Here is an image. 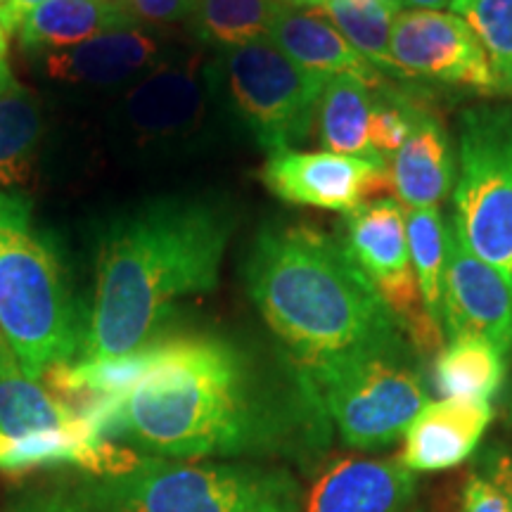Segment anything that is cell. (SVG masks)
<instances>
[{"label":"cell","mask_w":512,"mask_h":512,"mask_svg":"<svg viewBox=\"0 0 512 512\" xmlns=\"http://www.w3.org/2000/svg\"><path fill=\"white\" fill-rule=\"evenodd\" d=\"M41 131V110L34 95L22 86L0 95V190L29 181Z\"/></svg>","instance_id":"cb8c5ba5"},{"label":"cell","mask_w":512,"mask_h":512,"mask_svg":"<svg viewBox=\"0 0 512 512\" xmlns=\"http://www.w3.org/2000/svg\"><path fill=\"white\" fill-rule=\"evenodd\" d=\"M126 5L138 24L169 27L195 15L197 0H126Z\"/></svg>","instance_id":"f546056e"},{"label":"cell","mask_w":512,"mask_h":512,"mask_svg":"<svg viewBox=\"0 0 512 512\" xmlns=\"http://www.w3.org/2000/svg\"><path fill=\"white\" fill-rule=\"evenodd\" d=\"M119 117L121 126L140 143L192 136L207 117V72L200 60L159 62L124 95Z\"/></svg>","instance_id":"5bb4252c"},{"label":"cell","mask_w":512,"mask_h":512,"mask_svg":"<svg viewBox=\"0 0 512 512\" xmlns=\"http://www.w3.org/2000/svg\"><path fill=\"white\" fill-rule=\"evenodd\" d=\"M126 27H140L126 5L102 0H48L24 19L17 36L19 46L29 53H53Z\"/></svg>","instance_id":"ffe728a7"},{"label":"cell","mask_w":512,"mask_h":512,"mask_svg":"<svg viewBox=\"0 0 512 512\" xmlns=\"http://www.w3.org/2000/svg\"><path fill=\"white\" fill-rule=\"evenodd\" d=\"M418 494L401 458H342L320 472L302 512H408Z\"/></svg>","instance_id":"9a60e30c"},{"label":"cell","mask_w":512,"mask_h":512,"mask_svg":"<svg viewBox=\"0 0 512 512\" xmlns=\"http://www.w3.org/2000/svg\"><path fill=\"white\" fill-rule=\"evenodd\" d=\"M344 247L399 323L418 356L444 349V328L427 311L408 252L406 209L396 197L370 202L347 214Z\"/></svg>","instance_id":"30bf717a"},{"label":"cell","mask_w":512,"mask_h":512,"mask_svg":"<svg viewBox=\"0 0 512 512\" xmlns=\"http://www.w3.org/2000/svg\"><path fill=\"white\" fill-rule=\"evenodd\" d=\"M261 181L283 202L351 214L394 195L387 157H347L335 152L280 150L268 155Z\"/></svg>","instance_id":"8fae6325"},{"label":"cell","mask_w":512,"mask_h":512,"mask_svg":"<svg viewBox=\"0 0 512 512\" xmlns=\"http://www.w3.org/2000/svg\"><path fill=\"white\" fill-rule=\"evenodd\" d=\"M408 252L418 275V285L427 311L441 323L446 271V223L437 207L408 209L406 214Z\"/></svg>","instance_id":"484cf974"},{"label":"cell","mask_w":512,"mask_h":512,"mask_svg":"<svg viewBox=\"0 0 512 512\" xmlns=\"http://www.w3.org/2000/svg\"><path fill=\"white\" fill-rule=\"evenodd\" d=\"M392 62L399 76L501 93L482 43L453 12L401 10L392 24Z\"/></svg>","instance_id":"7c38bea8"},{"label":"cell","mask_w":512,"mask_h":512,"mask_svg":"<svg viewBox=\"0 0 512 512\" xmlns=\"http://www.w3.org/2000/svg\"><path fill=\"white\" fill-rule=\"evenodd\" d=\"M290 8H323L325 0H283Z\"/></svg>","instance_id":"8d00e7d4"},{"label":"cell","mask_w":512,"mask_h":512,"mask_svg":"<svg viewBox=\"0 0 512 512\" xmlns=\"http://www.w3.org/2000/svg\"><path fill=\"white\" fill-rule=\"evenodd\" d=\"M448 8L482 43L498 91L512 93V0H451Z\"/></svg>","instance_id":"4316f807"},{"label":"cell","mask_w":512,"mask_h":512,"mask_svg":"<svg viewBox=\"0 0 512 512\" xmlns=\"http://www.w3.org/2000/svg\"><path fill=\"white\" fill-rule=\"evenodd\" d=\"M138 453L105 439L93 420L24 373L0 337V472L31 475L74 467L86 477L114 475Z\"/></svg>","instance_id":"8992f818"},{"label":"cell","mask_w":512,"mask_h":512,"mask_svg":"<svg viewBox=\"0 0 512 512\" xmlns=\"http://www.w3.org/2000/svg\"><path fill=\"white\" fill-rule=\"evenodd\" d=\"M503 382L505 354L486 339H448L434 361V387L444 399L491 401Z\"/></svg>","instance_id":"44dd1931"},{"label":"cell","mask_w":512,"mask_h":512,"mask_svg":"<svg viewBox=\"0 0 512 512\" xmlns=\"http://www.w3.org/2000/svg\"><path fill=\"white\" fill-rule=\"evenodd\" d=\"M233 230L228 204L207 197H166L112 223L98 252L81 361L136 354L181 299L214 290Z\"/></svg>","instance_id":"7a4b0ae2"},{"label":"cell","mask_w":512,"mask_h":512,"mask_svg":"<svg viewBox=\"0 0 512 512\" xmlns=\"http://www.w3.org/2000/svg\"><path fill=\"white\" fill-rule=\"evenodd\" d=\"M5 512H102L79 482L31 484L10 496Z\"/></svg>","instance_id":"f1b7e54d"},{"label":"cell","mask_w":512,"mask_h":512,"mask_svg":"<svg viewBox=\"0 0 512 512\" xmlns=\"http://www.w3.org/2000/svg\"><path fill=\"white\" fill-rule=\"evenodd\" d=\"M425 102L415 95L392 86H380L373 91L370 110V145L380 155H394L411 136V128Z\"/></svg>","instance_id":"83f0119b"},{"label":"cell","mask_w":512,"mask_h":512,"mask_svg":"<svg viewBox=\"0 0 512 512\" xmlns=\"http://www.w3.org/2000/svg\"><path fill=\"white\" fill-rule=\"evenodd\" d=\"M411 10H441L451 5V0H403Z\"/></svg>","instance_id":"e575fe53"},{"label":"cell","mask_w":512,"mask_h":512,"mask_svg":"<svg viewBox=\"0 0 512 512\" xmlns=\"http://www.w3.org/2000/svg\"><path fill=\"white\" fill-rule=\"evenodd\" d=\"M377 3H382L384 8H389L394 12V15H399V12L406 8V3H403V0H377Z\"/></svg>","instance_id":"74e56055"},{"label":"cell","mask_w":512,"mask_h":512,"mask_svg":"<svg viewBox=\"0 0 512 512\" xmlns=\"http://www.w3.org/2000/svg\"><path fill=\"white\" fill-rule=\"evenodd\" d=\"M373 88L354 76H330L318 102V128L325 152L347 157H373L370 145Z\"/></svg>","instance_id":"7402d4cb"},{"label":"cell","mask_w":512,"mask_h":512,"mask_svg":"<svg viewBox=\"0 0 512 512\" xmlns=\"http://www.w3.org/2000/svg\"><path fill=\"white\" fill-rule=\"evenodd\" d=\"M0 337L38 382L83 349L60 256L31 223V202L12 190H0Z\"/></svg>","instance_id":"277c9868"},{"label":"cell","mask_w":512,"mask_h":512,"mask_svg":"<svg viewBox=\"0 0 512 512\" xmlns=\"http://www.w3.org/2000/svg\"><path fill=\"white\" fill-rule=\"evenodd\" d=\"M79 486L102 512H302L306 496L287 467L252 460L138 456Z\"/></svg>","instance_id":"5b68a950"},{"label":"cell","mask_w":512,"mask_h":512,"mask_svg":"<svg viewBox=\"0 0 512 512\" xmlns=\"http://www.w3.org/2000/svg\"><path fill=\"white\" fill-rule=\"evenodd\" d=\"M102 3H112V5H126V0H102ZM128 8V5H126Z\"/></svg>","instance_id":"f35d334b"},{"label":"cell","mask_w":512,"mask_h":512,"mask_svg":"<svg viewBox=\"0 0 512 512\" xmlns=\"http://www.w3.org/2000/svg\"><path fill=\"white\" fill-rule=\"evenodd\" d=\"M19 83L15 81L10 69V57H8V34L5 29L0 27V95H8L10 91H15Z\"/></svg>","instance_id":"836d02e7"},{"label":"cell","mask_w":512,"mask_h":512,"mask_svg":"<svg viewBox=\"0 0 512 512\" xmlns=\"http://www.w3.org/2000/svg\"><path fill=\"white\" fill-rule=\"evenodd\" d=\"M162 62V46L143 27H126L46 53L43 69L50 79L76 86H114L140 79Z\"/></svg>","instance_id":"e0dca14e"},{"label":"cell","mask_w":512,"mask_h":512,"mask_svg":"<svg viewBox=\"0 0 512 512\" xmlns=\"http://www.w3.org/2000/svg\"><path fill=\"white\" fill-rule=\"evenodd\" d=\"M43 3H48V0H8V3L0 5V27L5 29L8 36L17 34L19 27L24 24V19H27L36 8H41Z\"/></svg>","instance_id":"d6a6232c"},{"label":"cell","mask_w":512,"mask_h":512,"mask_svg":"<svg viewBox=\"0 0 512 512\" xmlns=\"http://www.w3.org/2000/svg\"><path fill=\"white\" fill-rule=\"evenodd\" d=\"M503 415H505V425H508V430L512 434V377H510L508 389H505V396H503Z\"/></svg>","instance_id":"d590c367"},{"label":"cell","mask_w":512,"mask_h":512,"mask_svg":"<svg viewBox=\"0 0 512 512\" xmlns=\"http://www.w3.org/2000/svg\"><path fill=\"white\" fill-rule=\"evenodd\" d=\"M460 512H512V505L498 486L472 470L463 484Z\"/></svg>","instance_id":"4dcf8cb0"},{"label":"cell","mask_w":512,"mask_h":512,"mask_svg":"<svg viewBox=\"0 0 512 512\" xmlns=\"http://www.w3.org/2000/svg\"><path fill=\"white\" fill-rule=\"evenodd\" d=\"M304 375L344 444L361 451L394 444L430 403L418 354L406 337Z\"/></svg>","instance_id":"52a82bcc"},{"label":"cell","mask_w":512,"mask_h":512,"mask_svg":"<svg viewBox=\"0 0 512 512\" xmlns=\"http://www.w3.org/2000/svg\"><path fill=\"white\" fill-rule=\"evenodd\" d=\"M441 323L448 339L479 337L512 349V290L503 275L472 254L453 223L446 226Z\"/></svg>","instance_id":"4fadbf2b"},{"label":"cell","mask_w":512,"mask_h":512,"mask_svg":"<svg viewBox=\"0 0 512 512\" xmlns=\"http://www.w3.org/2000/svg\"><path fill=\"white\" fill-rule=\"evenodd\" d=\"M394 190L411 209L437 207L456 181L451 140L446 126L430 107H422L418 119L392 159Z\"/></svg>","instance_id":"d6986e66"},{"label":"cell","mask_w":512,"mask_h":512,"mask_svg":"<svg viewBox=\"0 0 512 512\" xmlns=\"http://www.w3.org/2000/svg\"><path fill=\"white\" fill-rule=\"evenodd\" d=\"M335 24V29L358 50L368 62H373L382 74L399 76L392 62V24L394 12L377 0H325L318 8Z\"/></svg>","instance_id":"d4e9b609"},{"label":"cell","mask_w":512,"mask_h":512,"mask_svg":"<svg viewBox=\"0 0 512 512\" xmlns=\"http://www.w3.org/2000/svg\"><path fill=\"white\" fill-rule=\"evenodd\" d=\"M245 283L302 373L406 337L344 242L316 226L261 228L249 249Z\"/></svg>","instance_id":"3957f363"},{"label":"cell","mask_w":512,"mask_h":512,"mask_svg":"<svg viewBox=\"0 0 512 512\" xmlns=\"http://www.w3.org/2000/svg\"><path fill=\"white\" fill-rule=\"evenodd\" d=\"M41 382L105 439L178 460L309 456L328 415L309 377L275 370L209 332L152 339L136 354L53 368Z\"/></svg>","instance_id":"6da1fadb"},{"label":"cell","mask_w":512,"mask_h":512,"mask_svg":"<svg viewBox=\"0 0 512 512\" xmlns=\"http://www.w3.org/2000/svg\"><path fill=\"white\" fill-rule=\"evenodd\" d=\"M283 0H197L192 31L202 43L223 48L268 38Z\"/></svg>","instance_id":"603a6c76"},{"label":"cell","mask_w":512,"mask_h":512,"mask_svg":"<svg viewBox=\"0 0 512 512\" xmlns=\"http://www.w3.org/2000/svg\"><path fill=\"white\" fill-rule=\"evenodd\" d=\"M453 197L460 240L512 290V105H479L460 114Z\"/></svg>","instance_id":"ba28073f"},{"label":"cell","mask_w":512,"mask_h":512,"mask_svg":"<svg viewBox=\"0 0 512 512\" xmlns=\"http://www.w3.org/2000/svg\"><path fill=\"white\" fill-rule=\"evenodd\" d=\"M268 38L294 64L323 76H354L368 88L384 86V74L368 62L335 29V24L318 8L299 10L285 5L275 17Z\"/></svg>","instance_id":"ac0fdd59"},{"label":"cell","mask_w":512,"mask_h":512,"mask_svg":"<svg viewBox=\"0 0 512 512\" xmlns=\"http://www.w3.org/2000/svg\"><path fill=\"white\" fill-rule=\"evenodd\" d=\"M475 470L503 491L512 505V451L501 441L489 444L475 460Z\"/></svg>","instance_id":"1f68e13d"},{"label":"cell","mask_w":512,"mask_h":512,"mask_svg":"<svg viewBox=\"0 0 512 512\" xmlns=\"http://www.w3.org/2000/svg\"><path fill=\"white\" fill-rule=\"evenodd\" d=\"M216 69L230 107L268 155L309 136L330 76L294 64L271 38L223 48Z\"/></svg>","instance_id":"9c48e42d"},{"label":"cell","mask_w":512,"mask_h":512,"mask_svg":"<svg viewBox=\"0 0 512 512\" xmlns=\"http://www.w3.org/2000/svg\"><path fill=\"white\" fill-rule=\"evenodd\" d=\"M491 420V401H430L403 434L401 463L411 472L453 470L475 456Z\"/></svg>","instance_id":"2e32d148"},{"label":"cell","mask_w":512,"mask_h":512,"mask_svg":"<svg viewBox=\"0 0 512 512\" xmlns=\"http://www.w3.org/2000/svg\"><path fill=\"white\" fill-rule=\"evenodd\" d=\"M3 3H8V0H0V5H3Z\"/></svg>","instance_id":"ab89813d"}]
</instances>
